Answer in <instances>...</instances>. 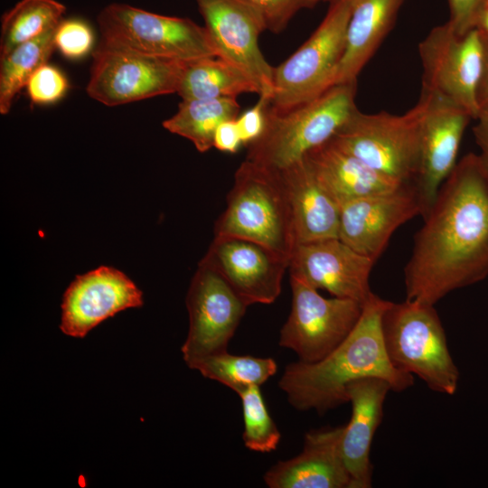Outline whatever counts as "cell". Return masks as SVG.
I'll return each instance as SVG.
<instances>
[{"label":"cell","mask_w":488,"mask_h":488,"mask_svg":"<svg viewBox=\"0 0 488 488\" xmlns=\"http://www.w3.org/2000/svg\"><path fill=\"white\" fill-rule=\"evenodd\" d=\"M94 44L91 27L82 19H62L54 33V45L68 59L86 56Z\"/></svg>","instance_id":"obj_30"},{"label":"cell","mask_w":488,"mask_h":488,"mask_svg":"<svg viewBox=\"0 0 488 488\" xmlns=\"http://www.w3.org/2000/svg\"><path fill=\"white\" fill-rule=\"evenodd\" d=\"M423 93L427 95L428 104L421 122L418 167L413 185L420 216L425 217L457 163L464 133L473 117L449 101Z\"/></svg>","instance_id":"obj_15"},{"label":"cell","mask_w":488,"mask_h":488,"mask_svg":"<svg viewBox=\"0 0 488 488\" xmlns=\"http://www.w3.org/2000/svg\"><path fill=\"white\" fill-rule=\"evenodd\" d=\"M487 5H488V2H487Z\"/></svg>","instance_id":"obj_40"},{"label":"cell","mask_w":488,"mask_h":488,"mask_svg":"<svg viewBox=\"0 0 488 488\" xmlns=\"http://www.w3.org/2000/svg\"><path fill=\"white\" fill-rule=\"evenodd\" d=\"M475 28H477L488 41V5L482 11Z\"/></svg>","instance_id":"obj_38"},{"label":"cell","mask_w":488,"mask_h":488,"mask_svg":"<svg viewBox=\"0 0 488 488\" xmlns=\"http://www.w3.org/2000/svg\"><path fill=\"white\" fill-rule=\"evenodd\" d=\"M143 305V293L123 272L99 267L77 276L63 295L60 328L83 338L94 327L118 312Z\"/></svg>","instance_id":"obj_18"},{"label":"cell","mask_w":488,"mask_h":488,"mask_svg":"<svg viewBox=\"0 0 488 488\" xmlns=\"http://www.w3.org/2000/svg\"><path fill=\"white\" fill-rule=\"evenodd\" d=\"M423 219L404 267L406 298L435 305L488 277V171L478 155L456 163Z\"/></svg>","instance_id":"obj_1"},{"label":"cell","mask_w":488,"mask_h":488,"mask_svg":"<svg viewBox=\"0 0 488 488\" xmlns=\"http://www.w3.org/2000/svg\"><path fill=\"white\" fill-rule=\"evenodd\" d=\"M357 83L334 85L318 97L286 111L267 110L261 136L247 145L246 160L281 171L327 142L358 109Z\"/></svg>","instance_id":"obj_3"},{"label":"cell","mask_w":488,"mask_h":488,"mask_svg":"<svg viewBox=\"0 0 488 488\" xmlns=\"http://www.w3.org/2000/svg\"><path fill=\"white\" fill-rule=\"evenodd\" d=\"M290 284L291 311L278 343L295 352L299 361H319L350 334L363 305L349 298L324 297L317 289L293 277Z\"/></svg>","instance_id":"obj_11"},{"label":"cell","mask_w":488,"mask_h":488,"mask_svg":"<svg viewBox=\"0 0 488 488\" xmlns=\"http://www.w3.org/2000/svg\"><path fill=\"white\" fill-rule=\"evenodd\" d=\"M97 23L101 42L140 54L185 62L219 57L205 26L189 18L112 3L100 10Z\"/></svg>","instance_id":"obj_7"},{"label":"cell","mask_w":488,"mask_h":488,"mask_svg":"<svg viewBox=\"0 0 488 488\" xmlns=\"http://www.w3.org/2000/svg\"><path fill=\"white\" fill-rule=\"evenodd\" d=\"M343 426L305 434L302 452L279 461L263 477L269 488H350L342 450Z\"/></svg>","instance_id":"obj_19"},{"label":"cell","mask_w":488,"mask_h":488,"mask_svg":"<svg viewBox=\"0 0 488 488\" xmlns=\"http://www.w3.org/2000/svg\"><path fill=\"white\" fill-rule=\"evenodd\" d=\"M390 390L387 380L376 377L361 378L347 386L352 416L343 426L341 450L351 478L350 488L371 487V446Z\"/></svg>","instance_id":"obj_20"},{"label":"cell","mask_w":488,"mask_h":488,"mask_svg":"<svg viewBox=\"0 0 488 488\" xmlns=\"http://www.w3.org/2000/svg\"><path fill=\"white\" fill-rule=\"evenodd\" d=\"M252 7L262 18L266 30L282 32L296 13L313 8L324 0H240Z\"/></svg>","instance_id":"obj_32"},{"label":"cell","mask_w":488,"mask_h":488,"mask_svg":"<svg viewBox=\"0 0 488 488\" xmlns=\"http://www.w3.org/2000/svg\"><path fill=\"white\" fill-rule=\"evenodd\" d=\"M55 30L56 27L0 56V114L10 111L15 96L26 87L31 76L47 63L55 49Z\"/></svg>","instance_id":"obj_26"},{"label":"cell","mask_w":488,"mask_h":488,"mask_svg":"<svg viewBox=\"0 0 488 488\" xmlns=\"http://www.w3.org/2000/svg\"><path fill=\"white\" fill-rule=\"evenodd\" d=\"M238 395L242 405L245 446L259 453L276 450L281 434L268 413L259 386H251Z\"/></svg>","instance_id":"obj_29"},{"label":"cell","mask_w":488,"mask_h":488,"mask_svg":"<svg viewBox=\"0 0 488 488\" xmlns=\"http://www.w3.org/2000/svg\"><path fill=\"white\" fill-rule=\"evenodd\" d=\"M191 369L239 394L251 386L265 383L276 374L277 365L272 358L233 355L224 352L199 360Z\"/></svg>","instance_id":"obj_28"},{"label":"cell","mask_w":488,"mask_h":488,"mask_svg":"<svg viewBox=\"0 0 488 488\" xmlns=\"http://www.w3.org/2000/svg\"><path fill=\"white\" fill-rule=\"evenodd\" d=\"M417 215L420 206L413 184L341 205L338 238L376 262L392 234Z\"/></svg>","instance_id":"obj_17"},{"label":"cell","mask_w":488,"mask_h":488,"mask_svg":"<svg viewBox=\"0 0 488 488\" xmlns=\"http://www.w3.org/2000/svg\"><path fill=\"white\" fill-rule=\"evenodd\" d=\"M240 106L237 98L183 99L174 115L163 122L169 132L189 139L204 153L213 147L214 134L220 124L236 119Z\"/></svg>","instance_id":"obj_25"},{"label":"cell","mask_w":488,"mask_h":488,"mask_svg":"<svg viewBox=\"0 0 488 488\" xmlns=\"http://www.w3.org/2000/svg\"><path fill=\"white\" fill-rule=\"evenodd\" d=\"M303 159L340 206L405 185L371 168L331 139L308 151Z\"/></svg>","instance_id":"obj_22"},{"label":"cell","mask_w":488,"mask_h":488,"mask_svg":"<svg viewBox=\"0 0 488 488\" xmlns=\"http://www.w3.org/2000/svg\"><path fill=\"white\" fill-rule=\"evenodd\" d=\"M405 2L352 0L345 49L333 86L357 82L358 75L395 25Z\"/></svg>","instance_id":"obj_23"},{"label":"cell","mask_w":488,"mask_h":488,"mask_svg":"<svg viewBox=\"0 0 488 488\" xmlns=\"http://www.w3.org/2000/svg\"><path fill=\"white\" fill-rule=\"evenodd\" d=\"M381 330L386 353L396 369L418 376L433 391L450 396L456 392L459 370L434 305L407 298L389 302Z\"/></svg>","instance_id":"obj_5"},{"label":"cell","mask_w":488,"mask_h":488,"mask_svg":"<svg viewBox=\"0 0 488 488\" xmlns=\"http://www.w3.org/2000/svg\"><path fill=\"white\" fill-rule=\"evenodd\" d=\"M176 93L183 99H214L258 94V89L235 66L220 57H206L185 64Z\"/></svg>","instance_id":"obj_24"},{"label":"cell","mask_w":488,"mask_h":488,"mask_svg":"<svg viewBox=\"0 0 488 488\" xmlns=\"http://www.w3.org/2000/svg\"><path fill=\"white\" fill-rule=\"evenodd\" d=\"M269 102L268 99L259 97L258 102L252 108L237 117V125L244 145H249L263 133Z\"/></svg>","instance_id":"obj_34"},{"label":"cell","mask_w":488,"mask_h":488,"mask_svg":"<svg viewBox=\"0 0 488 488\" xmlns=\"http://www.w3.org/2000/svg\"><path fill=\"white\" fill-rule=\"evenodd\" d=\"M187 62L147 56L100 41L92 53L86 91L108 107L174 93Z\"/></svg>","instance_id":"obj_10"},{"label":"cell","mask_w":488,"mask_h":488,"mask_svg":"<svg viewBox=\"0 0 488 488\" xmlns=\"http://www.w3.org/2000/svg\"><path fill=\"white\" fill-rule=\"evenodd\" d=\"M488 0H447L449 19L447 23L458 34L475 28L478 18Z\"/></svg>","instance_id":"obj_33"},{"label":"cell","mask_w":488,"mask_h":488,"mask_svg":"<svg viewBox=\"0 0 488 488\" xmlns=\"http://www.w3.org/2000/svg\"><path fill=\"white\" fill-rule=\"evenodd\" d=\"M423 92L449 101L475 119L487 42L477 28L456 33L446 23L434 27L418 44Z\"/></svg>","instance_id":"obj_9"},{"label":"cell","mask_w":488,"mask_h":488,"mask_svg":"<svg viewBox=\"0 0 488 488\" xmlns=\"http://www.w3.org/2000/svg\"><path fill=\"white\" fill-rule=\"evenodd\" d=\"M69 89L63 72L48 63L41 66L29 79L26 89L32 103L49 105L61 99Z\"/></svg>","instance_id":"obj_31"},{"label":"cell","mask_w":488,"mask_h":488,"mask_svg":"<svg viewBox=\"0 0 488 488\" xmlns=\"http://www.w3.org/2000/svg\"><path fill=\"white\" fill-rule=\"evenodd\" d=\"M486 40V39H485ZM487 42V54H486V61L484 66V71L480 86L479 90V104L480 108H487L488 107V41Z\"/></svg>","instance_id":"obj_37"},{"label":"cell","mask_w":488,"mask_h":488,"mask_svg":"<svg viewBox=\"0 0 488 488\" xmlns=\"http://www.w3.org/2000/svg\"><path fill=\"white\" fill-rule=\"evenodd\" d=\"M278 172L289 198L296 244L338 238L341 206L305 161Z\"/></svg>","instance_id":"obj_21"},{"label":"cell","mask_w":488,"mask_h":488,"mask_svg":"<svg viewBox=\"0 0 488 488\" xmlns=\"http://www.w3.org/2000/svg\"><path fill=\"white\" fill-rule=\"evenodd\" d=\"M425 93L406 113L365 114L357 109L331 140L371 168L403 184H413L418 167Z\"/></svg>","instance_id":"obj_6"},{"label":"cell","mask_w":488,"mask_h":488,"mask_svg":"<svg viewBox=\"0 0 488 488\" xmlns=\"http://www.w3.org/2000/svg\"><path fill=\"white\" fill-rule=\"evenodd\" d=\"M236 119L226 120L219 125L214 134L213 147L234 154L243 145Z\"/></svg>","instance_id":"obj_35"},{"label":"cell","mask_w":488,"mask_h":488,"mask_svg":"<svg viewBox=\"0 0 488 488\" xmlns=\"http://www.w3.org/2000/svg\"><path fill=\"white\" fill-rule=\"evenodd\" d=\"M374 264L371 258L333 238L296 245L289 270L290 277L317 290L364 305L372 294L370 276Z\"/></svg>","instance_id":"obj_16"},{"label":"cell","mask_w":488,"mask_h":488,"mask_svg":"<svg viewBox=\"0 0 488 488\" xmlns=\"http://www.w3.org/2000/svg\"><path fill=\"white\" fill-rule=\"evenodd\" d=\"M352 0H335L322 23L289 58L274 68L269 108L286 111L333 86L343 57Z\"/></svg>","instance_id":"obj_8"},{"label":"cell","mask_w":488,"mask_h":488,"mask_svg":"<svg viewBox=\"0 0 488 488\" xmlns=\"http://www.w3.org/2000/svg\"><path fill=\"white\" fill-rule=\"evenodd\" d=\"M474 120L476 124L473 128V133L480 148L478 155L488 171V107L481 108Z\"/></svg>","instance_id":"obj_36"},{"label":"cell","mask_w":488,"mask_h":488,"mask_svg":"<svg viewBox=\"0 0 488 488\" xmlns=\"http://www.w3.org/2000/svg\"><path fill=\"white\" fill-rule=\"evenodd\" d=\"M389 302L372 293L352 331L333 352L316 362L286 367L278 386L295 408L324 414L348 402L347 386L361 378L385 380L395 392L413 385V375L396 369L385 351L381 319Z\"/></svg>","instance_id":"obj_2"},{"label":"cell","mask_w":488,"mask_h":488,"mask_svg":"<svg viewBox=\"0 0 488 488\" xmlns=\"http://www.w3.org/2000/svg\"><path fill=\"white\" fill-rule=\"evenodd\" d=\"M219 57L241 70L258 95L271 99L274 67L265 59L258 38L266 31L261 16L240 0H195Z\"/></svg>","instance_id":"obj_13"},{"label":"cell","mask_w":488,"mask_h":488,"mask_svg":"<svg viewBox=\"0 0 488 488\" xmlns=\"http://www.w3.org/2000/svg\"><path fill=\"white\" fill-rule=\"evenodd\" d=\"M65 12L57 0H20L2 16L0 56L57 27Z\"/></svg>","instance_id":"obj_27"},{"label":"cell","mask_w":488,"mask_h":488,"mask_svg":"<svg viewBox=\"0 0 488 488\" xmlns=\"http://www.w3.org/2000/svg\"><path fill=\"white\" fill-rule=\"evenodd\" d=\"M335 0H324V2H329L330 4Z\"/></svg>","instance_id":"obj_39"},{"label":"cell","mask_w":488,"mask_h":488,"mask_svg":"<svg viewBox=\"0 0 488 488\" xmlns=\"http://www.w3.org/2000/svg\"><path fill=\"white\" fill-rule=\"evenodd\" d=\"M189 332L182 346L191 368L210 355L227 352L249 305L214 268L200 262L186 297Z\"/></svg>","instance_id":"obj_12"},{"label":"cell","mask_w":488,"mask_h":488,"mask_svg":"<svg viewBox=\"0 0 488 488\" xmlns=\"http://www.w3.org/2000/svg\"><path fill=\"white\" fill-rule=\"evenodd\" d=\"M214 236L251 239L290 258L296 244L289 198L280 173L245 159L235 173L226 209L214 226Z\"/></svg>","instance_id":"obj_4"},{"label":"cell","mask_w":488,"mask_h":488,"mask_svg":"<svg viewBox=\"0 0 488 488\" xmlns=\"http://www.w3.org/2000/svg\"><path fill=\"white\" fill-rule=\"evenodd\" d=\"M202 262L221 274L249 305L276 301L290 258L251 239L214 236Z\"/></svg>","instance_id":"obj_14"}]
</instances>
